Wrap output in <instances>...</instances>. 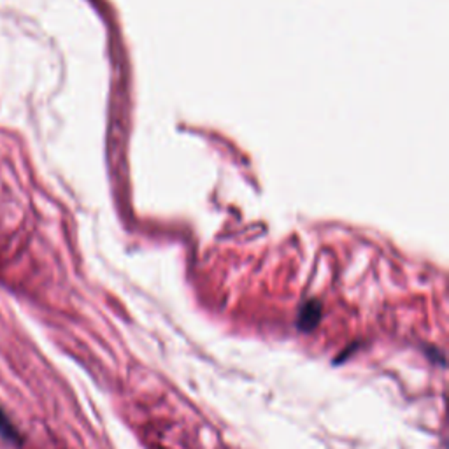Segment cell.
<instances>
[{
  "label": "cell",
  "instance_id": "obj_1",
  "mask_svg": "<svg viewBox=\"0 0 449 449\" xmlns=\"http://www.w3.org/2000/svg\"><path fill=\"white\" fill-rule=\"evenodd\" d=\"M0 437H4L9 442H19V434L15 425L8 418V414L0 409Z\"/></svg>",
  "mask_w": 449,
  "mask_h": 449
}]
</instances>
